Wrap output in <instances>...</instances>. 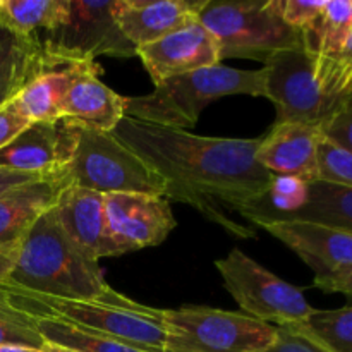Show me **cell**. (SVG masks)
<instances>
[{"label": "cell", "instance_id": "1", "mask_svg": "<svg viewBox=\"0 0 352 352\" xmlns=\"http://www.w3.org/2000/svg\"><path fill=\"white\" fill-rule=\"evenodd\" d=\"M167 182L165 198L186 203L239 239L256 237L232 220L277 184L256 160L261 138H212L124 117L112 131Z\"/></svg>", "mask_w": 352, "mask_h": 352}, {"label": "cell", "instance_id": "2", "mask_svg": "<svg viewBox=\"0 0 352 352\" xmlns=\"http://www.w3.org/2000/svg\"><path fill=\"white\" fill-rule=\"evenodd\" d=\"M6 287L64 299L120 301L103 278L98 260L65 234L55 210H48L21 239L19 258Z\"/></svg>", "mask_w": 352, "mask_h": 352}, {"label": "cell", "instance_id": "3", "mask_svg": "<svg viewBox=\"0 0 352 352\" xmlns=\"http://www.w3.org/2000/svg\"><path fill=\"white\" fill-rule=\"evenodd\" d=\"M12 308L31 318H52L102 333L148 352H165L164 309L150 308L126 296L120 301L64 299L0 285Z\"/></svg>", "mask_w": 352, "mask_h": 352}, {"label": "cell", "instance_id": "4", "mask_svg": "<svg viewBox=\"0 0 352 352\" xmlns=\"http://www.w3.org/2000/svg\"><path fill=\"white\" fill-rule=\"evenodd\" d=\"M263 96V72L217 64L174 76L155 85L143 96H124V113L131 119L170 129L189 131L203 110L223 96Z\"/></svg>", "mask_w": 352, "mask_h": 352}, {"label": "cell", "instance_id": "5", "mask_svg": "<svg viewBox=\"0 0 352 352\" xmlns=\"http://www.w3.org/2000/svg\"><path fill=\"white\" fill-rule=\"evenodd\" d=\"M199 23L210 31L222 58L267 62L275 54L302 47V34L289 26L280 0H208Z\"/></svg>", "mask_w": 352, "mask_h": 352}, {"label": "cell", "instance_id": "6", "mask_svg": "<svg viewBox=\"0 0 352 352\" xmlns=\"http://www.w3.org/2000/svg\"><path fill=\"white\" fill-rule=\"evenodd\" d=\"M165 352H267L277 327L243 311L182 306L164 309Z\"/></svg>", "mask_w": 352, "mask_h": 352}, {"label": "cell", "instance_id": "7", "mask_svg": "<svg viewBox=\"0 0 352 352\" xmlns=\"http://www.w3.org/2000/svg\"><path fill=\"white\" fill-rule=\"evenodd\" d=\"M67 170L72 186L100 195L144 192L165 196L167 192V182L113 133L79 127L78 148Z\"/></svg>", "mask_w": 352, "mask_h": 352}, {"label": "cell", "instance_id": "8", "mask_svg": "<svg viewBox=\"0 0 352 352\" xmlns=\"http://www.w3.org/2000/svg\"><path fill=\"white\" fill-rule=\"evenodd\" d=\"M215 268L241 311L277 329L298 327L315 311L302 291L248 256L232 250L215 261Z\"/></svg>", "mask_w": 352, "mask_h": 352}, {"label": "cell", "instance_id": "9", "mask_svg": "<svg viewBox=\"0 0 352 352\" xmlns=\"http://www.w3.org/2000/svg\"><path fill=\"white\" fill-rule=\"evenodd\" d=\"M263 96L275 105L274 126L301 122L325 127L346 100L325 95L305 48L284 50L263 64Z\"/></svg>", "mask_w": 352, "mask_h": 352}, {"label": "cell", "instance_id": "10", "mask_svg": "<svg viewBox=\"0 0 352 352\" xmlns=\"http://www.w3.org/2000/svg\"><path fill=\"white\" fill-rule=\"evenodd\" d=\"M117 0H71L69 19L45 33L41 47L55 67L72 62H95L96 57H136V47L119 30Z\"/></svg>", "mask_w": 352, "mask_h": 352}, {"label": "cell", "instance_id": "11", "mask_svg": "<svg viewBox=\"0 0 352 352\" xmlns=\"http://www.w3.org/2000/svg\"><path fill=\"white\" fill-rule=\"evenodd\" d=\"M107 258L141 251L164 243L177 227L170 201L144 192L103 195Z\"/></svg>", "mask_w": 352, "mask_h": 352}, {"label": "cell", "instance_id": "12", "mask_svg": "<svg viewBox=\"0 0 352 352\" xmlns=\"http://www.w3.org/2000/svg\"><path fill=\"white\" fill-rule=\"evenodd\" d=\"M260 226L315 272L320 291L352 268V232L309 220H272Z\"/></svg>", "mask_w": 352, "mask_h": 352}, {"label": "cell", "instance_id": "13", "mask_svg": "<svg viewBox=\"0 0 352 352\" xmlns=\"http://www.w3.org/2000/svg\"><path fill=\"white\" fill-rule=\"evenodd\" d=\"M79 127L64 119L30 124L0 150V167L28 174L65 168L78 148Z\"/></svg>", "mask_w": 352, "mask_h": 352}, {"label": "cell", "instance_id": "14", "mask_svg": "<svg viewBox=\"0 0 352 352\" xmlns=\"http://www.w3.org/2000/svg\"><path fill=\"white\" fill-rule=\"evenodd\" d=\"M136 57L141 58L153 85L220 64L215 40L199 19L153 43L138 47Z\"/></svg>", "mask_w": 352, "mask_h": 352}, {"label": "cell", "instance_id": "15", "mask_svg": "<svg viewBox=\"0 0 352 352\" xmlns=\"http://www.w3.org/2000/svg\"><path fill=\"white\" fill-rule=\"evenodd\" d=\"M323 129L311 124L285 122L261 136L256 160L275 177L318 181V146Z\"/></svg>", "mask_w": 352, "mask_h": 352}, {"label": "cell", "instance_id": "16", "mask_svg": "<svg viewBox=\"0 0 352 352\" xmlns=\"http://www.w3.org/2000/svg\"><path fill=\"white\" fill-rule=\"evenodd\" d=\"M74 76L60 105V119L85 129L112 133L126 117L124 96L100 81L96 62H72Z\"/></svg>", "mask_w": 352, "mask_h": 352}, {"label": "cell", "instance_id": "17", "mask_svg": "<svg viewBox=\"0 0 352 352\" xmlns=\"http://www.w3.org/2000/svg\"><path fill=\"white\" fill-rule=\"evenodd\" d=\"M206 3L208 0H117L116 21L138 48L198 21Z\"/></svg>", "mask_w": 352, "mask_h": 352}, {"label": "cell", "instance_id": "18", "mask_svg": "<svg viewBox=\"0 0 352 352\" xmlns=\"http://www.w3.org/2000/svg\"><path fill=\"white\" fill-rule=\"evenodd\" d=\"M69 186L72 179L65 167L0 195V246L21 243L31 226L57 205Z\"/></svg>", "mask_w": 352, "mask_h": 352}, {"label": "cell", "instance_id": "19", "mask_svg": "<svg viewBox=\"0 0 352 352\" xmlns=\"http://www.w3.org/2000/svg\"><path fill=\"white\" fill-rule=\"evenodd\" d=\"M69 237L95 260L107 258V222L103 195L69 186L54 206Z\"/></svg>", "mask_w": 352, "mask_h": 352}, {"label": "cell", "instance_id": "20", "mask_svg": "<svg viewBox=\"0 0 352 352\" xmlns=\"http://www.w3.org/2000/svg\"><path fill=\"white\" fill-rule=\"evenodd\" d=\"M272 220H309L352 232V188L325 181L306 182L305 201L287 213L265 217L258 226Z\"/></svg>", "mask_w": 352, "mask_h": 352}, {"label": "cell", "instance_id": "21", "mask_svg": "<svg viewBox=\"0 0 352 352\" xmlns=\"http://www.w3.org/2000/svg\"><path fill=\"white\" fill-rule=\"evenodd\" d=\"M74 76V64L43 71L31 78L12 98L17 112L30 124L60 119V105Z\"/></svg>", "mask_w": 352, "mask_h": 352}, {"label": "cell", "instance_id": "22", "mask_svg": "<svg viewBox=\"0 0 352 352\" xmlns=\"http://www.w3.org/2000/svg\"><path fill=\"white\" fill-rule=\"evenodd\" d=\"M71 0H0V23L19 36L55 31L69 19Z\"/></svg>", "mask_w": 352, "mask_h": 352}, {"label": "cell", "instance_id": "23", "mask_svg": "<svg viewBox=\"0 0 352 352\" xmlns=\"http://www.w3.org/2000/svg\"><path fill=\"white\" fill-rule=\"evenodd\" d=\"M352 33V0H327L316 23L302 33V47L313 58L332 57Z\"/></svg>", "mask_w": 352, "mask_h": 352}, {"label": "cell", "instance_id": "24", "mask_svg": "<svg viewBox=\"0 0 352 352\" xmlns=\"http://www.w3.org/2000/svg\"><path fill=\"white\" fill-rule=\"evenodd\" d=\"M57 69L45 55L38 36H19L0 23V82Z\"/></svg>", "mask_w": 352, "mask_h": 352}, {"label": "cell", "instance_id": "25", "mask_svg": "<svg viewBox=\"0 0 352 352\" xmlns=\"http://www.w3.org/2000/svg\"><path fill=\"white\" fill-rule=\"evenodd\" d=\"M43 342L76 352H148L126 342L52 318H33Z\"/></svg>", "mask_w": 352, "mask_h": 352}, {"label": "cell", "instance_id": "26", "mask_svg": "<svg viewBox=\"0 0 352 352\" xmlns=\"http://www.w3.org/2000/svg\"><path fill=\"white\" fill-rule=\"evenodd\" d=\"M330 352H352V306L340 309H315L305 323L287 327Z\"/></svg>", "mask_w": 352, "mask_h": 352}, {"label": "cell", "instance_id": "27", "mask_svg": "<svg viewBox=\"0 0 352 352\" xmlns=\"http://www.w3.org/2000/svg\"><path fill=\"white\" fill-rule=\"evenodd\" d=\"M315 78L323 93L336 100H346L352 91V33L332 57L313 58Z\"/></svg>", "mask_w": 352, "mask_h": 352}, {"label": "cell", "instance_id": "28", "mask_svg": "<svg viewBox=\"0 0 352 352\" xmlns=\"http://www.w3.org/2000/svg\"><path fill=\"white\" fill-rule=\"evenodd\" d=\"M2 344H16L41 349L43 339L36 330V323L31 316L17 311L0 294V346Z\"/></svg>", "mask_w": 352, "mask_h": 352}, {"label": "cell", "instance_id": "29", "mask_svg": "<svg viewBox=\"0 0 352 352\" xmlns=\"http://www.w3.org/2000/svg\"><path fill=\"white\" fill-rule=\"evenodd\" d=\"M318 181L352 188V153L325 136L318 146Z\"/></svg>", "mask_w": 352, "mask_h": 352}, {"label": "cell", "instance_id": "30", "mask_svg": "<svg viewBox=\"0 0 352 352\" xmlns=\"http://www.w3.org/2000/svg\"><path fill=\"white\" fill-rule=\"evenodd\" d=\"M325 3L327 0H280V12L285 23L302 34L316 23Z\"/></svg>", "mask_w": 352, "mask_h": 352}, {"label": "cell", "instance_id": "31", "mask_svg": "<svg viewBox=\"0 0 352 352\" xmlns=\"http://www.w3.org/2000/svg\"><path fill=\"white\" fill-rule=\"evenodd\" d=\"M323 136L337 146L352 153V91L342 103L339 112L323 127Z\"/></svg>", "mask_w": 352, "mask_h": 352}, {"label": "cell", "instance_id": "32", "mask_svg": "<svg viewBox=\"0 0 352 352\" xmlns=\"http://www.w3.org/2000/svg\"><path fill=\"white\" fill-rule=\"evenodd\" d=\"M28 126H30V122L17 112L12 100L3 103V105L0 107V150H2L6 144H9L10 141H12L21 131L26 129Z\"/></svg>", "mask_w": 352, "mask_h": 352}, {"label": "cell", "instance_id": "33", "mask_svg": "<svg viewBox=\"0 0 352 352\" xmlns=\"http://www.w3.org/2000/svg\"><path fill=\"white\" fill-rule=\"evenodd\" d=\"M267 352H330L289 329H277V339Z\"/></svg>", "mask_w": 352, "mask_h": 352}, {"label": "cell", "instance_id": "34", "mask_svg": "<svg viewBox=\"0 0 352 352\" xmlns=\"http://www.w3.org/2000/svg\"><path fill=\"white\" fill-rule=\"evenodd\" d=\"M48 174H50V172H48ZM43 175L45 174H28V172L9 170V168L0 167V195L17 188V186H23L31 181H36V179L43 177Z\"/></svg>", "mask_w": 352, "mask_h": 352}, {"label": "cell", "instance_id": "35", "mask_svg": "<svg viewBox=\"0 0 352 352\" xmlns=\"http://www.w3.org/2000/svg\"><path fill=\"white\" fill-rule=\"evenodd\" d=\"M19 244H7V246H0V284H6L9 280L10 274H12L14 267L19 258Z\"/></svg>", "mask_w": 352, "mask_h": 352}, {"label": "cell", "instance_id": "36", "mask_svg": "<svg viewBox=\"0 0 352 352\" xmlns=\"http://www.w3.org/2000/svg\"><path fill=\"white\" fill-rule=\"evenodd\" d=\"M36 74H30V76H19V78H14V79H7V81L0 82V107L3 103H7L9 100H12L14 96L19 93V89L30 81L31 78H34Z\"/></svg>", "mask_w": 352, "mask_h": 352}, {"label": "cell", "instance_id": "37", "mask_svg": "<svg viewBox=\"0 0 352 352\" xmlns=\"http://www.w3.org/2000/svg\"><path fill=\"white\" fill-rule=\"evenodd\" d=\"M323 292H340L346 298H349L352 301V268H349L347 272H344L340 277H337L336 280L330 282Z\"/></svg>", "mask_w": 352, "mask_h": 352}, {"label": "cell", "instance_id": "38", "mask_svg": "<svg viewBox=\"0 0 352 352\" xmlns=\"http://www.w3.org/2000/svg\"><path fill=\"white\" fill-rule=\"evenodd\" d=\"M0 352H43V349H36V347L28 346H16V344H2Z\"/></svg>", "mask_w": 352, "mask_h": 352}, {"label": "cell", "instance_id": "39", "mask_svg": "<svg viewBox=\"0 0 352 352\" xmlns=\"http://www.w3.org/2000/svg\"><path fill=\"white\" fill-rule=\"evenodd\" d=\"M43 352H76V351H71V349H65V347H60V346H55V344H48L45 342L43 344Z\"/></svg>", "mask_w": 352, "mask_h": 352}]
</instances>
